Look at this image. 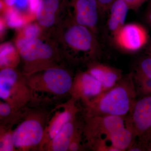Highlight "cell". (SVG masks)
<instances>
[{
  "label": "cell",
  "instance_id": "1",
  "mask_svg": "<svg viewBox=\"0 0 151 151\" xmlns=\"http://www.w3.org/2000/svg\"><path fill=\"white\" fill-rule=\"evenodd\" d=\"M52 36L67 65H87L100 57L101 50L97 35L73 21L68 14Z\"/></svg>",
  "mask_w": 151,
  "mask_h": 151
},
{
  "label": "cell",
  "instance_id": "2",
  "mask_svg": "<svg viewBox=\"0 0 151 151\" xmlns=\"http://www.w3.org/2000/svg\"><path fill=\"white\" fill-rule=\"evenodd\" d=\"M14 43L21 57V71L26 76L65 63L54 38L43 32L29 38L15 39Z\"/></svg>",
  "mask_w": 151,
  "mask_h": 151
},
{
  "label": "cell",
  "instance_id": "3",
  "mask_svg": "<svg viewBox=\"0 0 151 151\" xmlns=\"http://www.w3.org/2000/svg\"><path fill=\"white\" fill-rule=\"evenodd\" d=\"M132 72L124 76L117 84L84 106V116L129 115L137 100Z\"/></svg>",
  "mask_w": 151,
  "mask_h": 151
},
{
  "label": "cell",
  "instance_id": "4",
  "mask_svg": "<svg viewBox=\"0 0 151 151\" xmlns=\"http://www.w3.org/2000/svg\"><path fill=\"white\" fill-rule=\"evenodd\" d=\"M42 104L28 108L20 123L13 130L17 151H41L50 112Z\"/></svg>",
  "mask_w": 151,
  "mask_h": 151
},
{
  "label": "cell",
  "instance_id": "5",
  "mask_svg": "<svg viewBox=\"0 0 151 151\" xmlns=\"http://www.w3.org/2000/svg\"><path fill=\"white\" fill-rule=\"evenodd\" d=\"M0 98L17 111L41 105L28 84L26 76L17 68L0 70Z\"/></svg>",
  "mask_w": 151,
  "mask_h": 151
},
{
  "label": "cell",
  "instance_id": "6",
  "mask_svg": "<svg viewBox=\"0 0 151 151\" xmlns=\"http://www.w3.org/2000/svg\"><path fill=\"white\" fill-rule=\"evenodd\" d=\"M74 76L65 63L26 77L28 84L38 99L39 94H46L54 97L70 95Z\"/></svg>",
  "mask_w": 151,
  "mask_h": 151
},
{
  "label": "cell",
  "instance_id": "7",
  "mask_svg": "<svg viewBox=\"0 0 151 151\" xmlns=\"http://www.w3.org/2000/svg\"><path fill=\"white\" fill-rule=\"evenodd\" d=\"M130 125L129 116H84L83 137L86 147L92 150L98 143L106 142L113 132Z\"/></svg>",
  "mask_w": 151,
  "mask_h": 151
},
{
  "label": "cell",
  "instance_id": "8",
  "mask_svg": "<svg viewBox=\"0 0 151 151\" xmlns=\"http://www.w3.org/2000/svg\"><path fill=\"white\" fill-rule=\"evenodd\" d=\"M129 117L136 140L128 151H146L151 140V94L138 98Z\"/></svg>",
  "mask_w": 151,
  "mask_h": 151
},
{
  "label": "cell",
  "instance_id": "9",
  "mask_svg": "<svg viewBox=\"0 0 151 151\" xmlns=\"http://www.w3.org/2000/svg\"><path fill=\"white\" fill-rule=\"evenodd\" d=\"M68 0H40L35 21L42 31L52 35L68 15Z\"/></svg>",
  "mask_w": 151,
  "mask_h": 151
},
{
  "label": "cell",
  "instance_id": "10",
  "mask_svg": "<svg viewBox=\"0 0 151 151\" xmlns=\"http://www.w3.org/2000/svg\"><path fill=\"white\" fill-rule=\"evenodd\" d=\"M148 32L137 23L125 24L113 35L114 43L120 49L128 52L139 51L148 43Z\"/></svg>",
  "mask_w": 151,
  "mask_h": 151
},
{
  "label": "cell",
  "instance_id": "11",
  "mask_svg": "<svg viewBox=\"0 0 151 151\" xmlns=\"http://www.w3.org/2000/svg\"><path fill=\"white\" fill-rule=\"evenodd\" d=\"M67 9L73 21L97 34L100 10L96 0H68Z\"/></svg>",
  "mask_w": 151,
  "mask_h": 151
},
{
  "label": "cell",
  "instance_id": "12",
  "mask_svg": "<svg viewBox=\"0 0 151 151\" xmlns=\"http://www.w3.org/2000/svg\"><path fill=\"white\" fill-rule=\"evenodd\" d=\"M103 92L102 84L94 76L86 70L78 71L74 76L70 96L84 106Z\"/></svg>",
  "mask_w": 151,
  "mask_h": 151
},
{
  "label": "cell",
  "instance_id": "13",
  "mask_svg": "<svg viewBox=\"0 0 151 151\" xmlns=\"http://www.w3.org/2000/svg\"><path fill=\"white\" fill-rule=\"evenodd\" d=\"M78 101L70 97V100L64 104H61L62 109L56 111L54 116L49 120L46 130L41 151L43 150L45 145L51 140L61 129L73 118L78 116L81 109L77 105Z\"/></svg>",
  "mask_w": 151,
  "mask_h": 151
},
{
  "label": "cell",
  "instance_id": "14",
  "mask_svg": "<svg viewBox=\"0 0 151 151\" xmlns=\"http://www.w3.org/2000/svg\"><path fill=\"white\" fill-rule=\"evenodd\" d=\"M86 70L102 84L103 92L115 86L124 76L122 70L99 61L88 63Z\"/></svg>",
  "mask_w": 151,
  "mask_h": 151
},
{
  "label": "cell",
  "instance_id": "15",
  "mask_svg": "<svg viewBox=\"0 0 151 151\" xmlns=\"http://www.w3.org/2000/svg\"><path fill=\"white\" fill-rule=\"evenodd\" d=\"M78 116L68 122L51 140L45 145L42 151H67L76 132L84 125V119Z\"/></svg>",
  "mask_w": 151,
  "mask_h": 151
},
{
  "label": "cell",
  "instance_id": "16",
  "mask_svg": "<svg viewBox=\"0 0 151 151\" xmlns=\"http://www.w3.org/2000/svg\"><path fill=\"white\" fill-rule=\"evenodd\" d=\"M136 91L140 96L151 94V57L143 58L132 72Z\"/></svg>",
  "mask_w": 151,
  "mask_h": 151
},
{
  "label": "cell",
  "instance_id": "17",
  "mask_svg": "<svg viewBox=\"0 0 151 151\" xmlns=\"http://www.w3.org/2000/svg\"><path fill=\"white\" fill-rule=\"evenodd\" d=\"M136 140L131 125L113 132L106 140L107 145L113 151H128Z\"/></svg>",
  "mask_w": 151,
  "mask_h": 151
},
{
  "label": "cell",
  "instance_id": "18",
  "mask_svg": "<svg viewBox=\"0 0 151 151\" xmlns=\"http://www.w3.org/2000/svg\"><path fill=\"white\" fill-rule=\"evenodd\" d=\"M129 10V7L124 0H114L112 3L108 11L107 25L113 35L125 24Z\"/></svg>",
  "mask_w": 151,
  "mask_h": 151
},
{
  "label": "cell",
  "instance_id": "19",
  "mask_svg": "<svg viewBox=\"0 0 151 151\" xmlns=\"http://www.w3.org/2000/svg\"><path fill=\"white\" fill-rule=\"evenodd\" d=\"M21 63V57L14 42H6L0 46V69L17 68Z\"/></svg>",
  "mask_w": 151,
  "mask_h": 151
},
{
  "label": "cell",
  "instance_id": "20",
  "mask_svg": "<svg viewBox=\"0 0 151 151\" xmlns=\"http://www.w3.org/2000/svg\"><path fill=\"white\" fill-rule=\"evenodd\" d=\"M27 109L24 111H17L8 103L1 100L0 126L12 128L14 125L21 121Z\"/></svg>",
  "mask_w": 151,
  "mask_h": 151
},
{
  "label": "cell",
  "instance_id": "21",
  "mask_svg": "<svg viewBox=\"0 0 151 151\" xmlns=\"http://www.w3.org/2000/svg\"><path fill=\"white\" fill-rule=\"evenodd\" d=\"M0 151H17L14 144L12 128L0 126Z\"/></svg>",
  "mask_w": 151,
  "mask_h": 151
},
{
  "label": "cell",
  "instance_id": "22",
  "mask_svg": "<svg viewBox=\"0 0 151 151\" xmlns=\"http://www.w3.org/2000/svg\"><path fill=\"white\" fill-rule=\"evenodd\" d=\"M83 128L84 125L77 131L73 137L69 145L68 151H82L86 147V145L83 140V138L84 137Z\"/></svg>",
  "mask_w": 151,
  "mask_h": 151
},
{
  "label": "cell",
  "instance_id": "23",
  "mask_svg": "<svg viewBox=\"0 0 151 151\" xmlns=\"http://www.w3.org/2000/svg\"><path fill=\"white\" fill-rule=\"evenodd\" d=\"M1 4L4 7L23 9L27 7L29 0H1Z\"/></svg>",
  "mask_w": 151,
  "mask_h": 151
},
{
  "label": "cell",
  "instance_id": "24",
  "mask_svg": "<svg viewBox=\"0 0 151 151\" xmlns=\"http://www.w3.org/2000/svg\"><path fill=\"white\" fill-rule=\"evenodd\" d=\"M99 9L100 13H105L108 12L109 9L114 0H96Z\"/></svg>",
  "mask_w": 151,
  "mask_h": 151
},
{
  "label": "cell",
  "instance_id": "25",
  "mask_svg": "<svg viewBox=\"0 0 151 151\" xmlns=\"http://www.w3.org/2000/svg\"><path fill=\"white\" fill-rule=\"evenodd\" d=\"M129 7V10L137 11L146 0H124Z\"/></svg>",
  "mask_w": 151,
  "mask_h": 151
},
{
  "label": "cell",
  "instance_id": "26",
  "mask_svg": "<svg viewBox=\"0 0 151 151\" xmlns=\"http://www.w3.org/2000/svg\"><path fill=\"white\" fill-rule=\"evenodd\" d=\"M146 22L151 27V8L149 9L145 15Z\"/></svg>",
  "mask_w": 151,
  "mask_h": 151
},
{
  "label": "cell",
  "instance_id": "27",
  "mask_svg": "<svg viewBox=\"0 0 151 151\" xmlns=\"http://www.w3.org/2000/svg\"><path fill=\"white\" fill-rule=\"evenodd\" d=\"M147 52L149 56L151 57V42L149 44L147 49Z\"/></svg>",
  "mask_w": 151,
  "mask_h": 151
},
{
  "label": "cell",
  "instance_id": "28",
  "mask_svg": "<svg viewBox=\"0 0 151 151\" xmlns=\"http://www.w3.org/2000/svg\"><path fill=\"white\" fill-rule=\"evenodd\" d=\"M146 151H151V140L150 141L146 147Z\"/></svg>",
  "mask_w": 151,
  "mask_h": 151
}]
</instances>
